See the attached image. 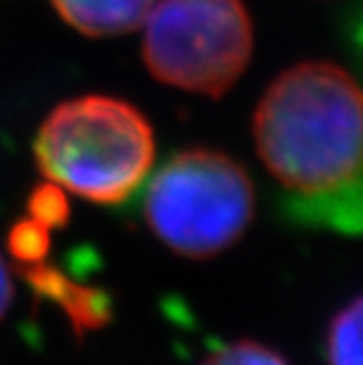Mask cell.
I'll use <instances>...</instances> for the list:
<instances>
[{
  "instance_id": "obj_1",
  "label": "cell",
  "mask_w": 363,
  "mask_h": 365,
  "mask_svg": "<svg viewBox=\"0 0 363 365\" xmlns=\"http://www.w3.org/2000/svg\"><path fill=\"white\" fill-rule=\"evenodd\" d=\"M257 153L285 189V212L361 231V92L333 61H302L267 88L252 115Z\"/></svg>"
},
{
  "instance_id": "obj_2",
  "label": "cell",
  "mask_w": 363,
  "mask_h": 365,
  "mask_svg": "<svg viewBox=\"0 0 363 365\" xmlns=\"http://www.w3.org/2000/svg\"><path fill=\"white\" fill-rule=\"evenodd\" d=\"M151 123L126 99L88 95L48 113L34 142L38 170L92 203H123L153 165Z\"/></svg>"
},
{
  "instance_id": "obj_3",
  "label": "cell",
  "mask_w": 363,
  "mask_h": 365,
  "mask_svg": "<svg viewBox=\"0 0 363 365\" xmlns=\"http://www.w3.org/2000/svg\"><path fill=\"white\" fill-rule=\"evenodd\" d=\"M255 212V189L241 163L213 149H187L153 175L144 220L173 252L213 257L236 243Z\"/></svg>"
},
{
  "instance_id": "obj_4",
  "label": "cell",
  "mask_w": 363,
  "mask_h": 365,
  "mask_svg": "<svg viewBox=\"0 0 363 365\" xmlns=\"http://www.w3.org/2000/svg\"><path fill=\"white\" fill-rule=\"evenodd\" d=\"M144 19V64L173 88L218 99L252 57V19L243 0H158Z\"/></svg>"
},
{
  "instance_id": "obj_5",
  "label": "cell",
  "mask_w": 363,
  "mask_h": 365,
  "mask_svg": "<svg viewBox=\"0 0 363 365\" xmlns=\"http://www.w3.org/2000/svg\"><path fill=\"white\" fill-rule=\"evenodd\" d=\"M21 276L36 294L52 299L64 309L78 335L104 328L113 318V304L109 294L99 287L73 283L55 267H48L43 262L31 264V267H21Z\"/></svg>"
},
{
  "instance_id": "obj_6",
  "label": "cell",
  "mask_w": 363,
  "mask_h": 365,
  "mask_svg": "<svg viewBox=\"0 0 363 365\" xmlns=\"http://www.w3.org/2000/svg\"><path fill=\"white\" fill-rule=\"evenodd\" d=\"M153 0H52L68 26L92 38H109L135 31Z\"/></svg>"
},
{
  "instance_id": "obj_7",
  "label": "cell",
  "mask_w": 363,
  "mask_h": 365,
  "mask_svg": "<svg viewBox=\"0 0 363 365\" xmlns=\"http://www.w3.org/2000/svg\"><path fill=\"white\" fill-rule=\"evenodd\" d=\"M361 297H354L328 328V365H361Z\"/></svg>"
},
{
  "instance_id": "obj_8",
  "label": "cell",
  "mask_w": 363,
  "mask_h": 365,
  "mask_svg": "<svg viewBox=\"0 0 363 365\" xmlns=\"http://www.w3.org/2000/svg\"><path fill=\"white\" fill-rule=\"evenodd\" d=\"M50 229L43 227L36 220H19L7 234V252L12 259L21 264V267H31V264L45 262L50 252Z\"/></svg>"
},
{
  "instance_id": "obj_9",
  "label": "cell",
  "mask_w": 363,
  "mask_h": 365,
  "mask_svg": "<svg viewBox=\"0 0 363 365\" xmlns=\"http://www.w3.org/2000/svg\"><path fill=\"white\" fill-rule=\"evenodd\" d=\"M29 217L41 222L48 229H64L71 220V203H68L66 193L55 182H43L34 186L26 200Z\"/></svg>"
},
{
  "instance_id": "obj_10",
  "label": "cell",
  "mask_w": 363,
  "mask_h": 365,
  "mask_svg": "<svg viewBox=\"0 0 363 365\" xmlns=\"http://www.w3.org/2000/svg\"><path fill=\"white\" fill-rule=\"evenodd\" d=\"M200 365H288L276 351L257 344V341L243 339L210 354Z\"/></svg>"
},
{
  "instance_id": "obj_11",
  "label": "cell",
  "mask_w": 363,
  "mask_h": 365,
  "mask_svg": "<svg viewBox=\"0 0 363 365\" xmlns=\"http://www.w3.org/2000/svg\"><path fill=\"white\" fill-rule=\"evenodd\" d=\"M12 297H14V287H12L10 271H7L3 257H0V321H3V316L7 314V309H10Z\"/></svg>"
}]
</instances>
